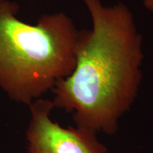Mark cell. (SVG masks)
<instances>
[{
  "instance_id": "obj_1",
  "label": "cell",
  "mask_w": 153,
  "mask_h": 153,
  "mask_svg": "<svg viewBox=\"0 0 153 153\" xmlns=\"http://www.w3.org/2000/svg\"><path fill=\"white\" fill-rule=\"evenodd\" d=\"M92 28L80 31L75 65L53 87V106L74 114L76 127L107 134L137 97L142 80V36L127 6L83 0Z\"/></svg>"
},
{
  "instance_id": "obj_2",
  "label": "cell",
  "mask_w": 153,
  "mask_h": 153,
  "mask_svg": "<svg viewBox=\"0 0 153 153\" xmlns=\"http://www.w3.org/2000/svg\"><path fill=\"white\" fill-rule=\"evenodd\" d=\"M17 12L16 4L0 0V87L15 100L31 104L74 70L80 31L63 13L31 25Z\"/></svg>"
},
{
  "instance_id": "obj_3",
  "label": "cell",
  "mask_w": 153,
  "mask_h": 153,
  "mask_svg": "<svg viewBox=\"0 0 153 153\" xmlns=\"http://www.w3.org/2000/svg\"><path fill=\"white\" fill-rule=\"evenodd\" d=\"M52 101L38 99L30 104L27 131L29 153H106L94 132L76 127L62 128L51 118Z\"/></svg>"
},
{
  "instance_id": "obj_4",
  "label": "cell",
  "mask_w": 153,
  "mask_h": 153,
  "mask_svg": "<svg viewBox=\"0 0 153 153\" xmlns=\"http://www.w3.org/2000/svg\"><path fill=\"white\" fill-rule=\"evenodd\" d=\"M143 5L148 11L153 13V0H143Z\"/></svg>"
}]
</instances>
